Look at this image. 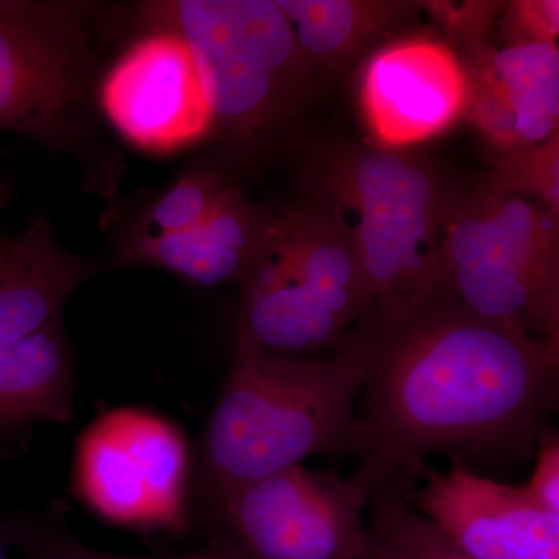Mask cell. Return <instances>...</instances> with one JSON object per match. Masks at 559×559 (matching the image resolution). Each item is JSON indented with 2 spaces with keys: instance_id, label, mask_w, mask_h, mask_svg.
Wrapping results in <instances>:
<instances>
[{
  "instance_id": "ffe728a7",
  "label": "cell",
  "mask_w": 559,
  "mask_h": 559,
  "mask_svg": "<svg viewBox=\"0 0 559 559\" xmlns=\"http://www.w3.org/2000/svg\"><path fill=\"white\" fill-rule=\"evenodd\" d=\"M5 540L16 544L25 559H207L212 547L179 557H121V555L105 554L84 546L64 530L51 527L50 524L27 518H14L0 524Z\"/></svg>"
},
{
  "instance_id": "6da1fadb",
  "label": "cell",
  "mask_w": 559,
  "mask_h": 559,
  "mask_svg": "<svg viewBox=\"0 0 559 559\" xmlns=\"http://www.w3.org/2000/svg\"><path fill=\"white\" fill-rule=\"evenodd\" d=\"M359 469L370 487L418 484L430 455L518 460L557 409L559 345L463 310L450 297L364 318Z\"/></svg>"
},
{
  "instance_id": "9c48e42d",
  "label": "cell",
  "mask_w": 559,
  "mask_h": 559,
  "mask_svg": "<svg viewBox=\"0 0 559 559\" xmlns=\"http://www.w3.org/2000/svg\"><path fill=\"white\" fill-rule=\"evenodd\" d=\"M102 106L114 128L148 153L187 148L215 128L186 40L165 28L121 55L103 81Z\"/></svg>"
},
{
  "instance_id": "44dd1931",
  "label": "cell",
  "mask_w": 559,
  "mask_h": 559,
  "mask_svg": "<svg viewBox=\"0 0 559 559\" xmlns=\"http://www.w3.org/2000/svg\"><path fill=\"white\" fill-rule=\"evenodd\" d=\"M559 32L557 0L513 2L507 14V33L511 44L555 43Z\"/></svg>"
},
{
  "instance_id": "ba28073f",
  "label": "cell",
  "mask_w": 559,
  "mask_h": 559,
  "mask_svg": "<svg viewBox=\"0 0 559 559\" xmlns=\"http://www.w3.org/2000/svg\"><path fill=\"white\" fill-rule=\"evenodd\" d=\"M79 20L53 3L0 2V130L47 138L86 87Z\"/></svg>"
},
{
  "instance_id": "8992f818",
  "label": "cell",
  "mask_w": 559,
  "mask_h": 559,
  "mask_svg": "<svg viewBox=\"0 0 559 559\" xmlns=\"http://www.w3.org/2000/svg\"><path fill=\"white\" fill-rule=\"evenodd\" d=\"M189 479L186 439L150 412H106L76 444V495L112 524L180 532L187 527Z\"/></svg>"
},
{
  "instance_id": "52a82bcc",
  "label": "cell",
  "mask_w": 559,
  "mask_h": 559,
  "mask_svg": "<svg viewBox=\"0 0 559 559\" xmlns=\"http://www.w3.org/2000/svg\"><path fill=\"white\" fill-rule=\"evenodd\" d=\"M370 484L297 465L235 492L219 507L237 559H356L366 540Z\"/></svg>"
},
{
  "instance_id": "603a6c76",
  "label": "cell",
  "mask_w": 559,
  "mask_h": 559,
  "mask_svg": "<svg viewBox=\"0 0 559 559\" xmlns=\"http://www.w3.org/2000/svg\"><path fill=\"white\" fill-rule=\"evenodd\" d=\"M207 559H237L234 557V554H231L230 550H227L226 547L219 546V544H216V546H212V551H210Z\"/></svg>"
},
{
  "instance_id": "277c9868",
  "label": "cell",
  "mask_w": 559,
  "mask_h": 559,
  "mask_svg": "<svg viewBox=\"0 0 559 559\" xmlns=\"http://www.w3.org/2000/svg\"><path fill=\"white\" fill-rule=\"evenodd\" d=\"M441 271L463 310L559 345L558 216L538 202L489 189L454 198Z\"/></svg>"
},
{
  "instance_id": "cb8c5ba5",
  "label": "cell",
  "mask_w": 559,
  "mask_h": 559,
  "mask_svg": "<svg viewBox=\"0 0 559 559\" xmlns=\"http://www.w3.org/2000/svg\"><path fill=\"white\" fill-rule=\"evenodd\" d=\"M0 559H9L5 550V538L2 535V528H0Z\"/></svg>"
},
{
  "instance_id": "7a4b0ae2",
  "label": "cell",
  "mask_w": 559,
  "mask_h": 559,
  "mask_svg": "<svg viewBox=\"0 0 559 559\" xmlns=\"http://www.w3.org/2000/svg\"><path fill=\"white\" fill-rule=\"evenodd\" d=\"M364 371L358 331L329 358H283L238 334L202 441L205 485L216 510L248 485L312 455L358 457Z\"/></svg>"
},
{
  "instance_id": "3957f363",
  "label": "cell",
  "mask_w": 559,
  "mask_h": 559,
  "mask_svg": "<svg viewBox=\"0 0 559 559\" xmlns=\"http://www.w3.org/2000/svg\"><path fill=\"white\" fill-rule=\"evenodd\" d=\"M326 212L348 235L374 314L414 310L443 294L441 238L451 193L432 168L388 150H349L323 171Z\"/></svg>"
},
{
  "instance_id": "30bf717a",
  "label": "cell",
  "mask_w": 559,
  "mask_h": 559,
  "mask_svg": "<svg viewBox=\"0 0 559 559\" xmlns=\"http://www.w3.org/2000/svg\"><path fill=\"white\" fill-rule=\"evenodd\" d=\"M412 506L468 559H559V514L522 487L481 476L452 460L450 469L423 466Z\"/></svg>"
},
{
  "instance_id": "8fae6325",
  "label": "cell",
  "mask_w": 559,
  "mask_h": 559,
  "mask_svg": "<svg viewBox=\"0 0 559 559\" xmlns=\"http://www.w3.org/2000/svg\"><path fill=\"white\" fill-rule=\"evenodd\" d=\"M463 61L430 38L395 40L371 55L360 81V105L380 150L395 151L436 138L468 109Z\"/></svg>"
},
{
  "instance_id": "9a60e30c",
  "label": "cell",
  "mask_w": 559,
  "mask_h": 559,
  "mask_svg": "<svg viewBox=\"0 0 559 559\" xmlns=\"http://www.w3.org/2000/svg\"><path fill=\"white\" fill-rule=\"evenodd\" d=\"M75 390V359L61 319L0 344V437L38 423L69 425Z\"/></svg>"
},
{
  "instance_id": "ac0fdd59",
  "label": "cell",
  "mask_w": 559,
  "mask_h": 559,
  "mask_svg": "<svg viewBox=\"0 0 559 559\" xmlns=\"http://www.w3.org/2000/svg\"><path fill=\"white\" fill-rule=\"evenodd\" d=\"M231 187L210 171H194L179 179L151 205L134 238L183 234L200 226L226 200Z\"/></svg>"
},
{
  "instance_id": "2e32d148",
  "label": "cell",
  "mask_w": 559,
  "mask_h": 559,
  "mask_svg": "<svg viewBox=\"0 0 559 559\" xmlns=\"http://www.w3.org/2000/svg\"><path fill=\"white\" fill-rule=\"evenodd\" d=\"M311 68L337 69L366 50L409 11V3L277 0Z\"/></svg>"
},
{
  "instance_id": "5b68a950",
  "label": "cell",
  "mask_w": 559,
  "mask_h": 559,
  "mask_svg": "<svg viewBox=\"0 0 559 559\" xmlns=\"http://www.w3.org/2000/svg\"><path fill=\"white\" fill-rule=\"evenodd\" d=\"M146 13L186 40L215 124L257 132L304 94L311 64L277 0H178Z\"/></svg>"
},
{
  "instance_id": "d6986e66",
  "label": "cell",
  "mask_w": 559,
  "mask_h": 559,
  "mask_svg": "<svg viewBox=\"0 0 559 559\" xmlns=\"http://www.w3.org/2000/svg\"><path fill=\"white\" fill-rule=\"evenodd\" d=\"M558 134L539 145L510 151L502 160L489 190L498 193L533 197L558 216L559 212Z\"/></svg>"
},
{
  "instance_id": "4fadbf2b",
  "label": "cell",
  "mask_w": 559,
  "mask_h": 559,
  "mask_svg": "<svg viewBox=\"0 0 559 559\" xmlns=\"http://www.w3.org/2000/svg\"><path fill=\"white\" fill-rule=\"evenodd\" d=\"M277 219L231 189L200 226L167 237L134 238L123 259L132 266L159 267L205 288L245 285L266 252Z\"/></svg>"
},
{
  "instance_id": "e0dca14e",
  "label": "cell",
  "mask_w": 559,
  "mask_h": 559,
  "mask_svg": "<svg viewBox=\"0 0 559 559\" xmlns=\"http://www.w3.org/2000/svg\"><path fill=\"white\" fill-rule=\"evenodd\" d=\"M415 487L385 479L370 488L366 540L356 559H468L412 506Z\"/></svg>"
},
{
  "instance_id": "5bb4252c",
  "label": "cell",
  "mask_w": 559,
  "mask_h": 559,
  "mask_svg": "<svg viewBox=\"0 0 559 559\" xmlns=\"http://www.w3.org/2000/svg\"><path fill=\"white\" fill-rule=\"evenodd\" d=\"M97 272L92 261L57 242L46 215L0 242V344L24 340L53 320Z\"/></svg>"
},
{
  "instance_id": "7402d4cb",
  "label": "cell",
  "mask_w": 559,
  "mask_h": 559,
  "mask_svg": "<svg viewBox=\"0 0 559 559\" xmlns=\"http://www.w3.org/2000/svg\"><path fill=\"white\" fill-rule=\"evenodd\" d=\"M536 454L535 469L525 492L543 509L559 514V440L557 433H546L540 439Z\"/></svg>"
},
{
  "instance_id": "7c38bea8",
  "label": "cell",
  "mask_w": 559,
  "mask_h": 559,
  "mask_svg": "<svg viewBox=\"0 0 559 559\" xmlns=\"http://www.w3.org/2000/svg\"><path fill=\"white\" fill-rule=\"evenodd\" d=\"M463 46L469 81L466 114L496 146L524 150L558 134L557 43H518L496 50L481 38Z\"/></svg>"
}]
</instances>
